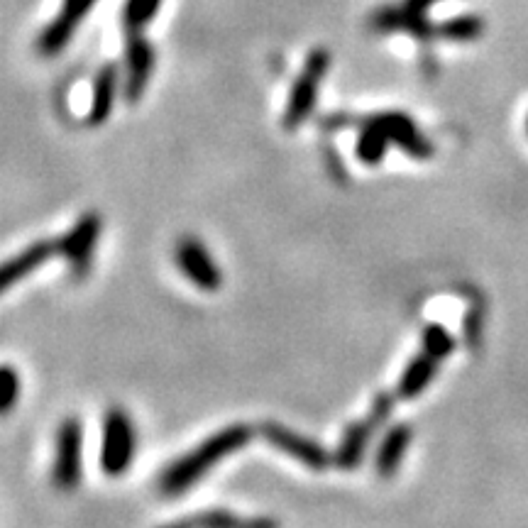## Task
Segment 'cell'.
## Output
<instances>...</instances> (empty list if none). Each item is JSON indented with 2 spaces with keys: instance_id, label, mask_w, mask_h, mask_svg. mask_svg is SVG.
Segmentation results:
<instances>
[{
  "instance_id": "cell-20",
  "label": "cell",
  "mask_w": 528,
  "mask_h": 528,
  "mask_svg": "<svg viewBox=\"0 0 528 528\" xmlns=\"http://www.w3.org/2000/svg\"><path fill=\"white\" fill-rule=\"evenodd\" d=\"M22 389V379L15 367L0 365V416L10 414L13 406L18 404Z\"/></svg>"
},
{
  "instance_id": "cell-7",
  "label": "cell",
  "mask_w": 528,
  "mask_h": 528,
  "mask_svg": "<svg viewBox=\"0 0 528 528\" xmlns=\"http://www.w3.org/2000/svg\"><path fill=\"white\" fill-rule=\"evenodd\" d=\"M176 264L184 272V277L191 284L203 291H218L223 284V272H220L218 262L213 260L211 252L206 250L201 240L196 238H181L176 245Z\"/></svg>"
},
{
  "instance_id": "cell-17",
  "label": "cell",
  "mask_w": 528,
  "mask_h": 528,
  "mask_svg": "<svg viewBox=\"0 0 528 528\" xmlns=\"http://www.w3.org/2000/svg\"><path fill=\"white\" fill-rule=\"evenodd\" d=\"M389 140L384 137V132L372 128L370 123H365V128L360 132V140H357V157L365 164H379L387 154Z\"/></svg>"
},
{
  "instance_id": "cell-6",
  "label": "cell",
  "mask_w": 528,
  "mask_h": 528,
  "mask_svg": "<svg viewBox=\"0 0 528 528\" xmlns=\"http://www.w3.org/2000/svg\"><path fill=\"white\" fill-rule=\"evenodd\" d=\"M103 220L98 213H86L71 225L69 233L57 240V255H62L76 274H84L91 264L93 250L101 238Z\"/></svg>"
},
{
  "instance_id": "cell-16",
  "label": "cell",
  "mask_w": 528,
  "mask_h": 528,
  "mask_svg": "<svg viewBox=\"0 0 528 528\" xmlns=\"http://www.w3.org/2000/svg\"><path fill=\"white\" fill-rule=\"evenodd\" d=\"M438 362L440 360L436 355L421 350V355L414 357V360L409 362V367H406V372L401 374V379H399L401 399H416V396L433 382V377H436Z\"/></svg>"
},
{
  "instance_id": "cell-9",
  "label": "cell",
  "mask_w": 528,
  "mask_h": 528,
  "mask_svg": "<svg viewBox=\"0 0 528 528\" xmlns=\"http://www.w3.org/2000/svg\"><path fill=\"white\" fill-rule=\"evenodd\" d=\"M154 69L152 44L140 35L130 32L128 47H125V98L128 103H137L145 93Z\"/></svg>"
},
{
  "instance_id": "cell-14",
  "label": "cell",
  "mask_w": 528,
  "mask_h": 528,
  "mask_svg": "<svg viewBox=\"0 0 528 528\" xmlns=\"http://www.w3.org/2000/svg\"><path fill=\"white\" fill-rule=\"evenodd\" d=\"M120 88L118 64H103L98 69L96 81H93L91 108H88V125H103L115 108Z\"/></svg>"
},
{
  "instance_id": "cell-21",
  "label": "cell",
  "mask_w": 528,
  "mask_h": 528,
  "mask_svg": "<svg viewBox=\"0 0 528 528\" xmlns=\"http://www.w3.org/2000/svg\"><path fill=\"white\" fill-rule=\"evenodd\" d=\"M453 345H455V340L450 338L448 330H445L443 326H438V323H431V326L423 328V350L436 355L438 360L448 357L450 350H453Z\"/></svg>"
},
{
  "instance_id": "cell-5",
  "label": "cell",
  "mask_w": 528,
  "mask_h": 528,
  "mask_svg": "<svg viewBox=\"0 0 528 528\" xmlns=\"http://www.w3.org/2000/svg\"><path fill=\"white\" fill-rule=\"evenodd\" d=\"M392 406H394L392 396L379 394L377 399H374L370 416H367L365 421H357L352 423V426H348V431H345V436L340 440L338 450H335L333 455V462L340 467V470H355V467L360 465L362 458H365L367 443H370L374 431H377V428L387 421V416L392 414Z\"/></svg>"
},
{
  "instance_id": "cell-18",
  "label": "cell",
  "mask_w": 528,
  "mask_h": 528,
  "mask_svg": "<svg viewBox=\"0 0 528 528\" xmlns=\"http://www.w3.org/2000/svg\"><path fill=\"white\" fill-rule=\"evenodd\" d=\"M484 25L477 15H462V18H455L450 22H443V25L436 27V32L445 40H455V42H470L477 40L482 35Z\"/></svg>"
},
{
  "instance_id": "cell-3",
  "label": "cell",
  "mask_w": 528,
  "mask_h": 528,
  "mask_svg": "<svg viewBox=\"0 0 528 528\" xmlns=\"http://www.w3.org/2000/svg\"><path fill=\"white\" fill-rule=\"evenodd\" d=\"M135 426L123 409H110L103 421L101 467L108 477H123L135 458Z\"/></svg>"
},
{
  "instance_id": "cell-1",
  "label": "cell",
  "mask_w": 528,
  "mask_h": 528,
  "mask_svg": "<svg viewBox=\"0 0 528 528\" xmlns=\"http://www.w3.org/2000/svg\"><path fill=\"white\" fill-rule=\"evenodd\" d=\"M250 438L252 431L247 426H242V423L223 428L216 436L203 440L191 453H186L184 458L172 462V465L164 470L159 487H162V492L167 494V497L184 494L191 484L203 480L213 465H218V462H223L228 455L245 448V445L250 443Z\"/></svg>"
},
{
  "instance_id": "cell-10",
  "label": "cell",
  "mask_w": 528,
  "mask_h": 528,
  "mask_svg": "<svg viewBox=\"0 0 528 528\" xmlns=\"http://www.w3.org/2000/svg\"><path fill=\"white\" fill-rule=\"evenodd\" d=\"M372 128H377L379 132H384L389 142H394L396 147H401L404 152H409L411 157L416 159H428L433 154V145L416 130V125L411 123L406 115L401 113H382L374 115V118L367 120Z\"/></svg>"
},
{
  "instance_id": "cell-4",
  "label": "cell",
  "mask_w": 528,
  "mask_h": 528,
  "mask_svg": "<svg viewBox=\"0 0 528 528\" xmlns=\"http://www.w3.org/2000/svg\"><path fill=\"white\" fill-rule=\"evenodd\" d=\"M84 472V426L79 418H66L57 431V450H54L52 477L59 489L79 487Z\"/></svg>"
},
{
  "instance_id": "cell-15",
  "label": "cell",
  "mask_w": 528,
  "mask_h": 528,
  "mask_svg": "<svg viewBox=\"0 0 528 528\" xmlns=\"http://www.w3.org/2000/svg\"><path fill=\"white\" fill-rule=\"evenodd\" d=\"M414 440V428L406 426V423H396L387 431L382 445L377 450V458H374V465H377V472L382 477H394L396 470H399L401 460H404L406 448Z\"/></svg>"
},
{
  "instance_id": "cell-11",
  "label": "cell",
  "mask_w": 528,
  "mask_h": 528,
  "mask_svg": "<svg viewBox=\"0 0 528 528\" xmlns=\"http://www.w3.org/2000/svg\"><path fill=\"white\" fill-rule=\"evenodd\" d=\"M93 3L96 0H64L62 15H57V18L49 22L47 30L37 40V49H40L44 57H54V54L62 52L66 44L71 42V37H74L76 25L93 8Z\"/></svg>"
},
{
  "instance_id": "cell-19",
  "label": "cell",
  "mask_w": 528,
  "mask_h": 528,
  "mask_svg": "<svg viewBox=\"0 0 528 528\" xmlns=\"http://www.w3.org/2000/svg\"><path fill=\"white\" fill-rule=\"evenodd\" d=\"M162 0H125L123 22L130 32H140L159 13Z\"/></svg>"
},
{
  "instance_id": "cell-8",
  "label": "cell",
  "mask_w": 528,
  "mask_h": 528,
  "mask_svg": "<svg viewBox=\"0 0 528 528\" xmlns=\"http://www.w3.org/2000/svg\"><path fill=\"white\" fill-rule=\"evenodd\" d=\"M260 433L267 443L274 445V448H279L282 453L291 455V458H296L299 462H304L306 467H311V470H316V472L326 470L330 462H333V458L328 455V450L323 448L321 443L289 431V428L282 426V423H274V421L262 423Z\"/></svg>"
},
{
  "instance_id": "cell-12",
  "label": "cell",
  "mask_w": 528,
  "mask_h": 528,
  "mask_svg": "<svg viewBox=\"0 0 528 528\" xmlns=\"http://www.w3.org/2000/svg\"><path fill=\"white\" fill-rule=\"evenodd\" d=\"M54 255H57V240H40L32 242L30 247H25L10 260L0 262V294H5L10 286L30 277L35 269L47 264Z\"/></svg>"
},
{
  "instance_id": "cell-22",
  "label": "cell",
  "mask_w": 528,
  "mask_h": 528,
  "mask_svg": "<svg viewBox=\"0 0 528 528\" xmlns=\"http://www.w3.org/2000/svg\"><path fill=\"white\" fill-rule=\"evenodd\" d=\"M186 526H238L240 521L235 519L233 514H228V511L218 509V511H206V514H198V516H191V519L184 521Z\"/></svg>"
},
{
  "instance_id": "cell-2",
  "label": "cell",
  "mask_w": 528,
  "mask_h": 528,
  "mask_svg": "<svg viewBox=\"0 0 528 528\" xmlns=\"http://www.w3.org/2000/svg\"><path fill=\"white\" fill-rule=\"evenodd\" d=\"M328 52L323 49H316L306 57L304 69H301L299 79L294 81L289 91V101H286L284 110V128L286 130H296L299 125H304L311 115V110L316 108L318 101V91H321L323 76L328 71Z\"/></svg>"
},
{
  "instance_id": "cell-13",
  "label": "cell",
  "mask_w": 528,
  "mask_h": 528,
  "mask_svg": "<svg viewBox=\"0 0 528 528\" xmlns=\"http://www.w3.org/2000/svg\"><path fill=\"white\" fill-rule=\"evenodd\" d=\"M438 0H406L404 8H387L374 18L379 30H409L416 37L438 35L436 27L426 20V10Z\"/></svg>"
}]
</instances>
